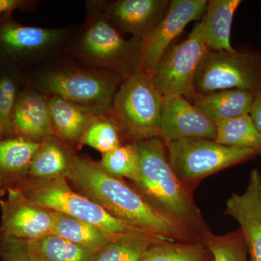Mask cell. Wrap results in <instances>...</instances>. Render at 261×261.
Segmentation results:
<instances>
[{"mask_svg":"<svg viewBox=\"0 0 261 261\" xmlns=\"http://www.w3.org/2000/svg\"><path fill=\"white\" fill-rule=\"evenodd\" d=\"M0 256L3 261H45L31 247L28 241L3 235Z\"/></svg>","mask_w":261,"mask_h":261,"instance_id":"obj_31","label":"cell"},{"mask_svg":"<svg viewBox=\"0 0 261 261\" xmlns=\"http://www.w3.org/2000/svg\"><path fill=\"white\" fill-rule=\"evenodd\" d=\"M216 125L186 98L165 96L161 107L160 138L164 142L185 138L214 140Z\"/></svg>","mask_w":261,"mask_h":261,"instance_id":"obj_12","label":"cell"},{"mask_svg":"<svg viewBox=\"0 0 261 261\" xmlns=\"http://www.w3.org/2000/svg\"><path fill=\"white\" fill-rule=\"evenodd\" d=\"M255 97V94L247 91L231 89L210 93H195L187 100L217 125L221 122L250 115Z\"/></svg>","mask_w":261,"mask_h":261,"instance_id":"obj_17","label":"cell"},{"mask_svg":"<svg viewBox=\"0 0 261 261\" xmlns=\"http://www.w3.org/2000/svg\"><path fill=\"white\" fill-rule=\"evenodd\" d=\"M40 145L23 137L0 141V168L13 173L29 169Z\"/></svg>","mask_w":261,"mask_h":261,"instance_id":"obj_27","label":"cell"},{"mask_svg":"<svg viewBox=\"0 0 261 261\" xmlns=\"http://www.w3.org/2000/svg\"><path fill=\"white\" fill-rule=\"evenodd\" d=\"M3 135V132H2L1 128H0V141H1V137H2V135Z\"/></svg>","mask_w":261,"mask_h":261,"instance_id":"obj_34","label":"cell"},{"mask_svg":"<svg viewBox=\"0 0 261 261\" xmlns=\"http://www.w3.org/2000/svg\"><path fill=\"white\" fill-rule=\"evenodd\" d=\"M250 116L254 125L261 135V91L255 95Z\"/></svg>","mask_w":261,"mask_h":261,"instance_id":"obj_33","label":"cell"},{"mask_svg":"<svg viewBox=\"0 0 261 261\" xmlns=\"http://www.w3.org/2000/svg\"><path fill=\"white\" fill-rule=\"evenodd\" d=\"M27 241L33 250L45 261H92L97 252L54 233Z\"/></svg>","mask_w":261,"mask_h":261,"instance_id":"obj_23","label":"cell"},{"mask_svg":"<svg viewBox=\"0 0 261 261\" xmlns=\"http://www.w3.org/2000/svg\"><path fill=\"white\" fill-rule=\"evenodd\" d=\"M121 130L109 114L94 117L84 132L81 142L102 153L121 145Z\"/></svg>","mask_w":261,"mask_h":261,"instance_id":"obj_28","label":"cell"},{"mask_svg":"<svg viewBox=\"0 0 261 261\" xmlns=\"http://www.w3.org/2000/svg\"><path fill=\"white\" fill-rule=\"evenodd\" d=\"M20 90L18 72L8 65L0 71V128L3 135L13 132V111Z\"/></svg>","mask_w":261,"mask_h":261,"instance_id":"obj_30","label":"cell"},{"mask_svg":"<svg viewBox=\"0 0 261 261\" xmlns=\"http://www.w3.org/2000/svg\"><path fill=\"white\" fill-rule=\"evenodd\" d=\"M164 143L173 171L191 192L211 175L257 156L251 149L227 147L206 139L185 138Z\"/></svg>","mask_w":261,"mask_h":261,"instance_id":"obj_4","label":"cell"},{"mask_svg":"<svg viewBox=\"0 0 261 261\" xmlns=\"http://www.w3.org/2000/svg\"><path fill=\"white\" fill-rule=\"evenodd\" d=\"M224 212L240 225L248 261H261V173L258 169L250 171L243 193H233L228 199Z\"/></svg>","mask_w":261,"mask_h":261,"instance_id":"obj_13","label":"cell"},{"mask_svg":"<svg viewBox=\"0 0 261 261\" xmlns=\"http://www.w3.org/2000/svg\"><path fill=\"white\" fill-rule=\"evenodd\" d=\"M101 167L115 177L127 178L137 181L139 173V154L134 142L121 145L117 148L103 154L99 163Z\"/></svg>","mask_w":261,"mask_h":261,"instance_id":"obj_29","label":"cell"},{"mask_svg":"<svg viewBox=\"0 0 261 261\" xmlns=\"http://www.w3.org/2000/svg\"><path fill=\"white\" fill-rule=\"evenodd\" d=\"M1 208V230L5 236L33 240L53 233L54 212L33 203L21 190L10 189Z\"/></svg>","mask_w":261,"mask_h":261,"instance_id":"obj_11","label":"cell"},{"mask_svg":"<svg viewBox=\"0 0 261 261\" xmlns=\"http://www.w3.org/2000/svg\"><path fill=\"white\" fill-rule=\"evenodd\" d=\"M72 157L51 135L44 139L34 155L29 173L43 181L67 177Z\"/></svg>","mask_w":261,"mask_h":261,"instance_id":"obj_21","label":"cell"},{"mask_svg":"<svg viewBox=\"0 0 261 261\" xmlns=\"http://www.w3.org/2000/svg\"><path fill=\"white\" fill-rule=\"evenodd\" d=\"M162 239L127 236L116 239L97 252L92 261H141L153 244Z\"/></svg>","mask_w":261,"mask_h":261,"instance_id":"obj_25","label":"cell"},{"mask_svg":"<svg viewBox=\"0 0 261 261\" xmlns=\"http://www.w3.org/2000/svg\"><path fill=\"white\" fill-rule=\"evenodd\" d=\"M48 102L53 130L65 140H81L94 117L109 114L68 102L57 96H51Z\"/></svg>","mask_w":261,"mask_h":261,"instance_id":"obj_19","label":"cell"},{"mask_svg":"<svg viewBox=\"0 0 261 261\" xmlns=\"http://www.w3.org/2000/svg\"><path fill=\"white\" fill-rule=\"evenodd\" d=\"M163 97L151 75L141 69L121 82L110 115L132 142L160 137Z\"/></svg>","mask_w":261,"mask_h":261,"instance_id":"obj_3","label":"cell"},{"mask_svg":"<svg viewBox=\"0 0 261 261\" xmlns=\"http://www.w3.org/2000/svg\"><path fill=\"white\" fill-rule=\"evenodd\" d=\"M207 50L202 20L194 25L187 39L173 43L156 65L151 76L163 97L181 95L189 99L195 95L196 72Z\"/></svg>","mask_w":261,"mask_h":261,"instance_id":"obj_9","label":"cell"},{"mask_svg":"<svg viewBox=\"0 0 261 261\" xmlns=\"http://www.w3.org/2000/svg\"><path fill=\"white\" fill-rule=\"evenodd\" d=\"M81 49L87 59L126 80L142 69V39H126L105 15L94 19L84 32Z\"/></svg>","mask_w":261,"mask_h":261,"instance_id":"obj_7","label":"cell"},{"mask_svg":"<svg viewBox=\"0 0 261 261\" xmlns=\"http://www.w3.org/2000/svg\"><path fill=\"white\" fill-rule=\"evenodd\" d=\"M197 94L238 89L256 95L261 91V51L208 50L194 80Z\"/></svg>","mask_w":261,"mask_h":261,"instance_id":"obj_6","label":"cell"},{"mask_svg":"<svg viewBox=\"0 0 261 261\" xmlns=\"http://www.w3.org/2000/svg\"><path fill=\"white\" fill-rule=\"evenodd\" d=\"M59 29L24 25L9 18L0 21V60L10 65L38 54L61 39Z\"/></svg>","mask_w":261,"mask_h":261,"instance_id":"obj_14","label":"cell"},{"mask_svg":"<svg viewBox=\"0 0 261 261\" xmlns=\"http://www.w3.org/2000/svg\"><path fill=\"white\" fill-rule=\"evenodd\" d=\"M207 0H171L167 13L142 39V69L152 75L156 65L189 23L203 18Z\"/></svg>","mask_w":261,"mask_h":261,"instance_id":"obj_10","label":"cell"},{"mask_svg":"<svg viewBox=\"0 0 261 261\" xmlns=\"http://www.w3.org/2000/svg\"><path fill=\"white\" fill-rule=\"evenodd\" d=\"M211 261H213V260H211Z\"/></svg>","mask_w":261,"mask_h":261,"instance_id":"obj_35","label":"cell"},{"mask_svg":"<svg viewBox=\"0 0 261 261\" xmlns=\"http://www.w3.org/2000/svg\"><path fill=\"white\" fill-rule=\"evenodd\" d=\"M139 154L135 182L153 205L191 228L199 236L210 229L196 205L192 192L178 179L168 161L166 145L160 137L134 142Z\"/></svg>","mask_w":261,"mask_h":261,"instance_id":"obj_2","label":"cell"},{"mask_svg":"<svg viewBox=\"0 0 261 261\" xmlns=\"http://www.w3.org/2000/svg\"><path fill=\"white\" fill-rule=\"evenodd\" d=\"M215 141L227 147L251 149L261 156V135L250 115L218 123Z\"/></svg>","mask_w":261,"mask_h":261,"instance_id":"obj_22","label":"cell"},{"mask_svg":"<svg viewBox=\"0 0 261 261\" xmlns=\"http://www.w3.org/2000/svg\"><path fill=\"white\" fill-rule=\"evenodd\" d=\"M67 177L115 217L169 241L201 242L198 233L153 205L99 163L73 156Z\"/></svg>","mask_w":261,"mask_h":261,"instance_id":"obj_1","label":"cell"},{"mask_svg":"<svg viewBox=\"0 0 261 261\" xmlns=\"http://www.w3.org/2000/svg\"><path fill=\"white\" fill-rule=\"evenodd\" d=\"M25 195L35 205L82 220L101 228L114 238L152 236L115 217L89 197L73 191L65 177L42 181Z\"/></svg>","mask_w":261,"mask_h":261,"instance_id":"obj_5","label":"cell"},{"mask_svg":"<svg viewBox=\"0 0 261 261\" xmlns=\"http://www.w3.org/2000/svg\"><path fill=\"white\" fill-rule=\"evenodd\" d=\"M28 2L22 0H0V15L8 14L13 10L21 9Z\"/></svg>","mask_w":261,"mask_h":261,"instance_id":"obj_32","label":"cell"},{"mask_svg":"<svg viewBox=\"0 0 261 261\" xmlns=\"http://www.w3.org/2000/svg\"><path fill=\"white\" fill-rule=\"evenodd\" d=\"M212 257L202 242L161 240L153 244L141 261H211Z\"/></svg>","mask_w":261,"mask_h":261,"instance_id":"obj_24","label":"cell"},{"mask_svg":"<svg viewBox=\"0 0 261 261\" xmlns=\"http://www.w3.org/2000/svg\"><path fill=\"white\" fill-rule=\"evenodd\" d=\"M13 130L34 141L51 135L53 127L47 98L29 87L22 89L13 111Z\"/></svg>","mask_w":261,"mask_h":261,"instance_id":"obj_16","label":"cell"},{"mask_svg":"<svg viewBox=\"0 0 261 261\" xmlns=\"http://www.w3.org/2000/svg\"><path fill=\"white\" fill-rule=\"evenodd\" d=\"M53 212L55 221L53 233L72 243L99 251L108 243L118 239L82 220L63 213Z\"/></svg>","mask_w":261,"mask_h":261,"instance_id":"obj_20","label":"cell"},{"mask_svg":"<svg viewBox=\"0 0 261 261\" xmlns=\"http://www.w3.org/2000/svg\"><path fill=\"white\" fill-rule=\"evenodd\" d=\"M201 242L210 252L213 261H248L246 244L240 228L225 234L206 230Z\"/></svg>","mask_w":261,"mask_h":261,"instance_id":"obj_26","label":"cell"},{"mask_svg":"<svg viewBox=\"0 0 261 261\" xmlns=\"http://www.w3.org/2000/svg\"><path fill=\"white\" fill-rule=\"evenodd\" d=\"M122 82L121 77L108 71L60 70L43 75L37 87L51 96L110 113Z\"/></svg>","mask_w":261,"mask_h":261,"instance_id":"obj_8","label":"cell"},{"mask_svg":"<svg viewBox=\"0 0 261 261\" xmlns=\"http://www.w3.org/2000/svg\"><path fill=\"white\" fill-rule=\"evenodd\" d=\"M171 0H119L108 5L105 16L119 31L143 39L167 13Z\"/></svg>","mask_w":261,"mask_h":261,"instance_id":"obj_15","label":"cell"},{"mask_svg":"<svg viewBox=\"0 0 261 261\" xmlns=\"http://www.w3.org/2000/svg\"><path fill=\"white\" fill-rule=\"evenodd\" d=\"M240 0H210L207 2L204 23V38L210 50L234 51L231 32L233 16Z\"/></svg>","mask_w":261,"mask_h":261,"instance_id":"obj_18","label":"cell"}]
</instances>
